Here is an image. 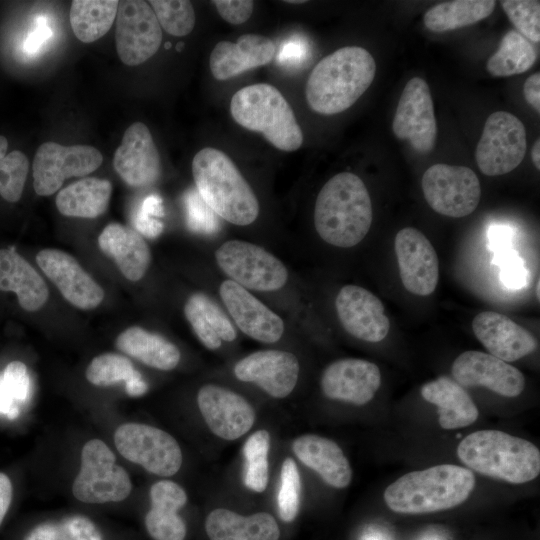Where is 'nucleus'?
Segmentation results:
<instances>
[{
    "label": "nucleus",
    "instance_id": "1",
    "mask_svg": "<svg viewBox=\"0 0 540 540\" xmlns=\"http://www.w3.org/2000/svg\"><path fill=\"white\" fill-rule=\"evenodd\" d=\"M376 73L372 55L359 46H345L320 60L306 84L309 107L333 115L350 108L369 88Z\"/></svg>",
    "mask_w": 540,
    "mask_h": 540
},
{
    "label": "nucleus",
    "instance_id": "2",
    "mask_svg": "<svg viewBox=\"0 0 540 540\" xmlns=\"http://www.w3.org/2000/svg\"><path fill=\"white\" fill-rule=\"evenodd\" d=\"M372 204L364 182L341 172L321 188L315 202L314 225L328 244L349 248L360 243L372 223Z\"/></svg>",
    "mask_w": 540,
    "mask_h": 540
},
{
    "label": "nucleus",
    "instance_id": "3",
    "mask_svg": "<svg viewBox=\"0 0 540 540\" xmlns=\"http://www.w3.org/2000/svg\"><path fill=\"white\" fill-rule=\"evenodd\" d=\"M474 486L475 476L471 470L440 464L401 476L385 489L383 497L396 513L425 514L460 505Z\"/></svg>",
    "mask_w": 540,
    "mask_h": 540
},
{
    "label": "nucleus",
    "instance_id": "4",
    "mask_svg": "<svg viewBox=\"0 0 540 540\" xmlns=\"http://www.w3.org/2000/svg\"><path fill=\"white\" fill-rule=\"evenodd\" d=\"M192 174L199 196L215 214L238 226L257 219L258 199L224 152L212 147L198 151L192 160Z\"/></svg>",
    "mask_w": 540,
    "mask_h": 540
},
{
    "label": "nucleus",
    "instance_id": "5",
    "mask_svg": "<svg viewBox=\"0 0 540 540\" xmlns=\"http://www.w3.org/2000/svg\"><path fill=\"white\" fill-rule=\"evenodd\" d=\"M459 459L485 476L522 484L540 473V451L526 439L499 430H479L457 447Z\"/></svg>",
    "mask_w": 540,
    "mask_h": 540
},
{
    "label": "nucleus",
    "instance_id": "6",
    "mask_svg": "<svg viewBox=\"0 0 540 540\" xmlns=\"http://www.w3.org/2000/svg\"><path fill=\"white\" fill-rule=\"evenodd\" d=\"M230 112L237 124L261 133L275 148L292 152L303 143V133L282 93L273 85L245 86L231 98Z\"/></svg>",
    "mask_w": 540,
    "mask_h": 540
},
{
    "label": "nucleus",
    "instance_id": "7",
    "mask_svg": "<svg viewBox=\"0 0 540 540\" xmlns=\"http://www.w3.org/2000/svg\"><path fill=\"white\" fill-rule=\"evenodd\" d=\"M132 491L126 470L116 463L111 449L100 439H91L81 451V466L73 485L74 497L84 503L120 502Z\"/></svg>",
    "mask_w": 540,
    "mask_h": 540
},
{
    "label": "nucleus",
    "instance_id": "8",
    "mask_svg": "<svg viewBox=\"0 0 540 540\" xmlns=\"http://www.w3.org/2000/svg\"><path fill=\"white\" fill-rule=\"evenodd\" d=\"M220 269L230 280L256 291H276L288 280L285 265L264 248L242 240H229L215 251Z\"/></svg>",
    "mask_w": 540,
    "mask_h": 540
},
{
    "label": "nucleus",
    "instance_id": "9",
    "mask_svg": "<svg viewBox=\"0 0 540 540\" xmlns=\"http://www.w3.org/2000/svg\"><path fill=\"white\" fill-rule=\"evenodd\" d=\"M118 452L146 471L170 477L182 465V451L174 437L166 431L142 423H125L114 433Z\"/></svg>",
    "mask_w": 540,
    "mask_h": 540
},
{
    "label": "nucleus",
    "instance_id": "10",
    "mask_svg": "<svg viewBox=\"0 0 540 540\" xmlns=\"http://www.w3.org/2000/svg\"><path fill=\"white\" fill-rule=\"evenodd\" d=\"M422 191L435 212L454 218L471 214L481 196L479 179L470 168L441 163L424 172Z\"/></svg>",
    "mask_w": 540,
    "mask_h": 540
},
{
    "label": "nucleus",
    "instance_id": "11",
    "mask_svg": "<svg viewBox=\"0 0 540 540\" xmlns=\"http://www.w3.org/2000/svg\"><path fill=\"white\" fill-rule=\"evenodd\" d=\"M527 150L526 129L513 114L497 111L488 116L476 148V162L488 176L511 172Z\"/></svg>",
    "mask_w": 540,
    "mask_h": 540
},
{
    "label": "nucleus",
    "instance_id": "12",
    "mask_svg": "<svg viewBox=\"0 0 540 540\" xmlns=\"http://www.w3.org/2000/svg\"><path fill=\"white\" fill-rule=\"evenodd\" d=\"M102 161V154L92 146L44 142L37 149L33 161L34 190L40 196L52 195L66 179L88 175Z\"/></svg>",
    "mask_w": 540,
    "mask_h": 540
},
{
    "label": "nucleus",
    "instance_id": "13",
    "mask_svg": "<svg viewBox=\"0 0 540 540\" xmlns=\"http://www.w3.org/2000/svg\"><path fill=\"white\" fill-rule=\"evenodd\" d=\"M120 60L136 66L151 58L162 42V29L146 1L122 0L118 3L115 30Z\"/></svg>",
    "mask_w": 540,
    "mask_h": 540
},
{
    "label": "nucleus",
    "instance_id": "14",
    "mask_svg": "<svg viewBox=\"0 0 540 540\" xmlns=\"http://www.w3.org/2000/svg\"><path fill=\"white\" fill-rule=\"evenodd\" d=\"M395 136L421 154L432 151L437 137L433 101L427 82L411 78L400 96L392 122Z\"/></svg>",
    "mask_w": 540,
    "mask_h": 540
},
{
    "label": "nucleus",
    "instance_id": "15",
    "mask_svg": "<svg viewBox=\"0 0 540 540\" xmlns=\"http://www.w3.org/2000/svg\"><path fill=\"white\" fill-rule=\"evenodd\" d=\"M394 249L405 289L419 296L432 294L439 281V260L427 237L416 228H403L395 236Z\"/></svg>",
    "mask_w": 540,
    "mask_h": 540
},
{
    "label": "nucleus",
    "instance_id": "16",
    "mask_svg": "<svg viewBox=\"0 0 540 540\" xmlns=\"http://www.w3.org/2000/svg\"><path fill=\"white\" fill-rule=\"evenodd\" d=\"M197 404L210 431L225 440L242 437L256 419L254 408L243 396L218 385L201 387Z\"/></svg>",
    "mask_w": 540,
    "mask_h": 540
},
{
    "label": "nucleus",
    "instance_id": "17",
    "mask_svg": "<svg viewBox=\"0 0 540 540\" xmlns=\"http://www.w3.org/2000/svg\"><path fill=\"white\" fill-rule=\"evenodd\" d=\"M451 371L462 387L484 386L505 397H516L525 387L524 375L516 367L481 351L463 352Z\"/></svg>",
    "mask_w": 540,
    "mask_h": 540
},
{
    "label": "nucleus",
    "instance_id": "18",
    "mask_svg": "<svg viewBox=\"0 0 540 540\" xmlns=\"http://www.w3.org/2000/svg\"><path fill=\"white\" fill-rule=\"evenodd\" d=\"M36 262L73 306L89 310L103 301L102 287L70 254L58 249H43L36 255Z\"/></svg>",
    "mask_w": 540,
    "mask_h": 540
},
{
    "label": "nucleus",
    "instance_id": "19",
    "mask_svg": "<svg viewBox=\"0 0 540 540\" xmlns=\"http://www.w3.org/2000/svg\"><path fill=\"white\" fill-rule=\"evenodd\" d=\"M113 166L120 178L133 188L155 184L161 173L160 156L148 127L131 124L116 149Z\"/></svg>",
    "mask_w": 540,
    "mask_h": 540
},
{
    "label": "nucleus",
    "instance_id": "20",
    "mask_svg": "<svg viewBox=\"0 0 540 540\" xmlns=\"http://www.w3.org/2000/svg\"><path fill=\"white\" fill-rule=\"evenodd\" d=\"M335 307L343 328L355 338L375 343L387 336L389 318L381 300L369 290L346 285L337 294Z\"/></svg>",
    "mask_w": 540,
    "mask_h": 540
},
{
    "label": "nucleus",
    "instance_id": "21",
    "mask_svg": "<svg viewBox=\"0 0 540 540\" xmlns=\"http://www.w3.org/2000/svg\"><path fill=\"white\" fill-rule=\"evenodd\" d=\"M297 357L282 350H262L249 354L234 367L237 379L254 383L274 398H285L295 388L299 376Z\"/></svg>",
    "mask_w": 540,
    "mask_h": 540
},
{
    "label": "nucleus",
    "instance_id": "22",
    "mask_svg": "<svg viewBox=\"0 0 540 540\" xmlns=\"http://www.w3.org/2000/svg\"><path fill=\"white\" fill-rule=\"evenodd\" d=\"M219 294L244 334L264 343L280 340L284 333L283 320L247 289L229 279L221 283Z\"/></svg>",
    "mask_w": 540,
    "mask_h": 540
},
{
    "label": "nucleus",
    "instance_id": "23",
    "mask_svg": "<svg viewBox=\"0 0 540 540\" xmlns=\"http://www.w3.org/2000/svg\"><path fill=\"white\" fill-rule=\"evenodd\" d=\"M381 385L378 366L363 359L346 358L326 367L321 377L324 395L332 400L364 405Z\"/></svg>",
    "mask_w": 540,
    "mask_h": 540
},
{
    "label": "nucleus",
    "instance_id": "24",
    "mask_svg": "<svg viewBox=\"0 0 540 540\" xmlns=\"http://www.w3.org/2000/svg\"><path fill=\"white\" fill-rule=\"evenodd\" d=\"M472 329L489 353L505 362L516 361L537 348V341L529 331L497 312L476 315Z\"/></svg>",
    "mask_w": 540,
    "mask_h": 540
},
{
    "label": "nucleus",
    "instance_id": "25",
    "mask_svg": "<svg viewBox=\"0 0 540 540\" xmlns=\"http://www.w3.org/2000/svg\"><path fill=\"white\" fill-rule=\"evenodd\" d=\"M276 53L274 42L262 35L243 34L236 42L221 41L210 55V70L217 80H227L244 71L266 65Z\"/></svg>",
    "mask_w": 540,
    "mask_h": 540
},
{
    "label": "nucleus",
    "instance_id": "26",
    "mask_svg": "<svg viewBox=\"0 0 540 540\" xmlns=\"http://www.w3.org/2000/svg\"><path fill=\"white\" fill-rule=\"evenodd\" d=\"M151 508L145 526L153 540H184L186 524L178 511L186 504L185 490L171 480H160L150 488Z\"/></svg>",
    "mask_w": 540,
    "mask_h": 540
},
{
    "label": "nucleus",
    "instance_id": "27",
    "mask_svg": "<svg viewBox=\"0 0 540 540\" xmlns=\"http://www.w3.org/2000/svg\"><path fill=\"white\" fill-rule=\"evenodd\" d=\"M296 457L314 470L330 486L338 489L347 487L352 479V469L339 445L322 436L305 434L292 444Z\"/></svg>",
    "mask_w": 540,
    "mask_h": 540
},
{
    "label": "nucleus",
    "instance_id": "28",
    "mask_svg": "<svg viewBox=\"0 0 540 540\" xmlns=\"http://www.w3.org/2000/svg\"><path fill=\"white\" fill-rule=\"evenodd\" d=\"M101 251L112 258L124 277L130 281L140 280L150 261V249L136 230L119 223L108 224L98 237Z\"/></svg>",
    "mask_w": 540,
    "mask_h": 540
},
{
    "label": "nucleus",
    "instance_id": "29",
    "mask_svg": "<svg viewBox=\"0 0 540 540\" xmlns=\"http://www.w3.org/2000/svg\"><path fill=\"white\" fill-rule=\"evenodd\" d=\"M0 291L14 292L19 305L28 312L42 308L49 296L40 274L12 249H0Z\"/></svg>",
    "mask_w": 540,
    "mask_h": 540
},
{
    "label": "nucleus",
    "instance_id": "30",
    "mask_svg": "<svg viewBox=\"0 0 540 540\" xmlns=\"http://www.w3.org/2000/svg\"><path fill=\"white\" fill-rule=\"evenodd\" d=\"M210 540H279L280 529L275 518L267 512L248 516L232 510L217 508L205 520Z\"/></svg>",
    "mask_w": 540,
    "mask_h": 540
},
{
    "label": "nucleus",
    "instance_id": "31",
    "mask_svg": "<svg viewBox=\"0 0 540 540\" xmlns=\"http://www.w3.org/2000/svg\"><path fill=\"white\" fill-rule=\"evenodd\" d=\"M423 399L438 408V421L443 429H459L474 423L478 408L464 387L449 377L441 376L421 388Z\"/></svg>",
    "mask_w": 540,
    "mask_h": 540
},
{
    "label": "nucleus",
    "instance_id": "32",
    "mask_svg": "<svg viewBox=\"0 0 540 540\" xmlns=\"http://www.w3.org/2000/svg\"><path fill=\"white\" fill-rule=\"evenodd\" d=\"M117 348L143 364L163 371L174 369L181 358L176 345L163 336L139 326L124 330L116 339Z\"/></svg>",
    "mask_w": 540,
    "mask_h": 540
},
{
    "label": "nucleus",
    "instance_id": "33",
    "mask_svg": "<svg viewBox=\"0 0 540 540\" xmlns=\"http://www.w3.org/2000/svg\"><path fill=\"white\" fill-rule=\"evenodd\" d=\"M111 193L110 181L84 178L59 191L56 207L64 216L96 218L107 210Z\"/></svg>",
    "mask_w": 540,
    "mask_h": 540
},
{
    "label": "nucleus",
    "instance_id": "34",
    "mask_svg": "<svg viewBox=\"0 0 540 540\" xmlns=\"http://www.w3.org/2000/svg\"><path fill=\"white\" fill-rule=\"evenodd\" d=\"M493 0H454L439 3L429 9L423 18L432 32H446L472 25L488 17L495 8Z\"/></svg>",
    "mask_w": 540,
    "mask_h": 540
},
{
    "label": "nucleus",
    "instance_id": "35",
    "mask_svg": "<svg viewBox=\"0 0 540 540\" xmlns=\"http://www.w3.org/2000/svg\"><path fill=\"white\" fill-rule=\"evenodd\" d=\"M117 0H74L70 7V24L83 43H92L111 28L117 14Z\"/></svg>",
    "mask_w": 540,
    "mask_h": 540
},
{
    "label": "nucleus",
    "instance_id": "36",
    "mask_svg": "<svg viewBox=\"0 0 540 540\" xmlns=\"http://www.w3.org/2000/svg\"><path fill=\"white\" fill-rule=\"evenodd\" d=\"M536 61L533 45L519 32L510 30L498 50L488 59L487 71L495 77H508L529 70Z\"/></svg>",
    "mask_w": 540,
    "mask_h": 540
},
{
    "label": "nucleus",
    "instance_id": "37",
    "mask_svg": "<svg viewBox=\"0 0 540 540\" xmlns=\"http://www.w3.org/2000/svg\"><path fill=\"white\" fill-rule=\"evenodd\" d=\"M24 540H103V537L90 518L77 514L40 523Z\"/></svg>",
    "mask_w": 540,
    "mask_h": 540
},
{
    "label": "nucleus",
    "instance_id": "38",
    "mask_svg": "<svg viewBox=\"0 0 540 540\" xmlns=\"http://www.w3.org/2000/svg\"><path fill=\"white\" fill-rule=\"evenodd\" d=\"M270 450V435L261 429L253 433L245 442L243 455L245 459V486L255 492L265 491L269 479L268 454Z\"/></svg>",
    "mask_w": 540,
    "mask_h": 540
},
{
    "label": "nucleus",
    "instance_id": "39",
    "mask_svg": "<svg viewBox=\"0 0 540 540\" xmlns=\"http://www.w3.org/2000/svg\"><path fill=\"white\" fill-rule=\"evenodd\" d=\"M7 148V139L0 135V196L14 203L21 198L29 161L27 156L19 150L6 154Z\"/></svg>",
    "mask_w": 540,
    "mask_h": 540
},
{
    "label": "nucleus",
    "instance_id": "40",
    "mask_svg": "<svg viewBox=\"0 0 540 540\" xmlns=\"http://www.w3.org/2000/svg\"><path fill=\"white\" fill-rule=\"evenodd\" d=\"M141 375L125 356L104 353L95 357L88 365L86 379L95 386L107 387L118 383H128Z\"/></svg>",
    "mask_w": 540,
    "mask_h": 540
},
{
    "label": "nucleus",
    "instance_id": "41",
    "mask_svg": "<svg viewBox=\"0 0 540 540\" xmlns=\"http://www.w3.org/2000/svg\"><path fill=\"white\" fill-rule=\"evenodd\" d=\"M161 29L173 36H186L194 28L196 17L192 4L185 0H151Z\"/></svg>",
    "mask_w": 540,
    "mask_h": 540
},
{
    "label": "nucleus",
    "instance_id": "42",
    "mask_svg": "<svg viewBox=\"0 0 540 540\" xmlns=\"http://www.w3.org/2000/svg\"><path fill=\"white\" fill-rule=\"evenodd\" d=\"M301 478L295 461L287 457L281 467L277 508L282 521L292 522L300 508Z\"/></svg>",
    "mask_w": 540,
    "mask_h": 540
},
{
    "label": "nucleus",
    "instance_id": "43",
    "mask_svg": "<svg viewBox=\"0 0 540 540\" xmlns=\"http://www.w3.org/2000/svg\"><path fill=\"white\" fill-rule=\"evenodd\" d=\"M501 5L520 34L527 40L540 41V2L535 0H504Z\"/></svg>",
    "mask_w": 540,
    "mask_h": 540
},
{
    "label": "nucleus",
    "instance_id": "44",
    "mask_svg": "<svg viewBox=\"0 0 540 540\" xmlns=\"http://www.w3.org/2000/svg\"><path fill=\"white\" fill-rule=\"evenodd\" d=\"M1 379L6 394L19 408L27 403L31 392V380L23 362H10L1 374Z\"/></svg>",
    "mask_w": 540,
    "mask_h": 540
},
{
    "label": "nucleus",
    "instance_id": "45",
    "mask_svg": "<svg viewBox=\"0 0 540 540\" xmlns=\"http://www.w3.org/2000/svg\"><path fill=\"white\" fill-rule=\"evenodd\" d=\"M189 300L201 311L208 324L224 341L231 342L236 338V330L221 308L207 295L201 292L192 294Z\"/></svg>",
    "mask_w": 540,
    "mask_h": 540
},
{
    "label": "nucleus",
    "instance_id": "46",
    "mask_svg": "<svg viewBox=\"0 0 540 540\" xmlns=\"http://www.w3.org/2000/svg\"><path fill=\"white\" fill-rule=\"evenodd\" d=\"M187 224L193 231L213 233L218 228V220L214 212L205 204L197 190H190L185 198Z\"/></svg>",
    "mask_w": 540,
    "mask_h": 540
},
{
    "label": "nucleus",
    "instance_id": "47",
    "mask_svg": "<svg viewBox=\"0 0 540 540\" xmlns=\"http://www.w3.org/2000/svg\"><path fill=\"white\" fill-rule=\"evenodd\" d=\"M494 261L501 267L500 279L510 289H520L527 284L528 272L520 256L512 249L497 251Z\"/></svg>",
    "mask_w": 540,
    "mask_h": 540
},
{
    "label": "nucleus",
    "instance_id": "48",
    "mask_svg": "<svg viewBox=\"0 0 540 540\" xmlns=\"http://www.w3.org/2000/svg\"><path fill=\"white\" fill-rule=\"evenodd\" d=\"M184 314L196 336L206 348L216 350L221 346L222 340L208 324L199 308L189 299L184 305Z\"/></svg>",
    "mask_w": 540,
    "mask_h": 540
},
{
    "label": "nucleus",
    "instance_id": "49",
    "mask_svg": "<svg viewBox=\"0 0 540 540\" xmlns=\"http://www.w3.org/2000/svg\"><path fill=\"white\" fill-rule=\"evenodd\" d=\"M219 15L228 23L240 25L253 13L254 2L251 0H215L212 1Z\"/></svg>",
    "mask_w": 540,
    "mask_h": 540
},
{
    "label": "nucleus",
    "instance_id": "50",
    "mask_svg": "<svg viewBox=\"0 0 540 540\" xmlns=\"http://www.w3.org/2000/svg\"><path fill=\"white\" fill-rule=\"evenodd\" d=\"M53 35V31L47 25L45 17H40L36 21L35 29L28 35L24 42V51L33 55L38 52L42 45Z\"/></svg>",
    "mask_w": 540,
    "mask_h": 540
},
{
    "label": "nucleus",
    "instance_id": "51",
    "mask_svg": "<svg viewBox=\"0 0 540 540\" xmlns=\"http://www.w3.org/2000/svg\"><path fill=\"white\" fill-rule=\"evenodd\" d=\"M512 230L505 226H493L488 231L489 247L497 252L509 248Z\"/></svg>",
    "mask_w": 540,
    "mask_h": 540
},
{
    "label": "nucleus",
    "instance_id": "52",
    "mask_svg": "<svg viewBox=\"0 0 540 540\" xmlns=\"http://www.w3.org/2000/svg\"><path fill=\"white\" fill-rule=\"evenodd\" d=\"M524 97L538 113L540 112V73L528 77L523 87Z\"/></svg>",
    "mask_w": 540,
    "mask_h": 540
},
{
    "label": "nucleus",
    "instance_id": "53",
    "mask_svg": "<svg viewBox=\"0 0 540 540\" xmlns=\"http://www.w3.org/2000/svg\"><path fill=\"white\" fill-rule=\"evenodd\" d=\"M136 213L147 218L155 219L156 217L163 216L162 199L158 195H149L143 200Z\"/></svg>",
    "mask_w": 540,
    "mask_h": 540
},
{
    "label": "nucleus",
    "instance_id": "54",
    "mask_svg": "<svg viewBox=\"0 0 540 540\" xmlns=\"http://www.w3.org/2000/svg\"><path fill=\"white\" fill-rule=\"evenodd\" d=\"M304 54L305 47L303 43L299 41H291L283 45L278 58L282 63H294L301 61Z\"/></svg>",
    "mask_w": 540,
    "mask_h": 540
},
{
    "label": "nucleus",
    "instance_id": "55",
    "mask_svg": "<svg viewBox=\"0 0 540 540\" xmlns=\"http://www.w3.org/2000/svg\"><path fill=\"white\" fill-rule=\"evenodd\" d=\"M13 488L9 477L0 472V525L10 507Z\"/></svg>",
    "mask_w": 540,
    "mask_h": 540
},
{
    "label": "nucleus",
    "instance_id": "56",
    "mask_svg": "<svg viewBox=\"0 0 540 540\" xmlns=\"http://www.w3.org/2000/svg\"><path fill=\"white\" fill-rule=\"evenodd\" d=\"M20 414V408L6 394L0 374V415L15 419Z\"/></svg>",
    "mask_w": 540,
    "mask_h": 540
},
{
    "label": "nucleus",
    "instance_id": "57",
    "mask_svg": "<svg viewBox=\"0 0 540 540\" xmlns=\"http://www.w3.org/2000/svg\"><path fill=\"white\" fill-rule=\"evenodd\" d=\"M125 391L131 397H139L148 391V384L142 375H139L125 384Z\"/></svg>",
    "mask_w": 540,
    "mask_h": 540
},
{
    "label": "nucleus",
    "instance_id": "58",
    "mask_svg": "<svg viewBox=\"0 0 540 540\" xmlns=\"http://www.w3.org/2000/svg\"><path fill=\"white\" fill-rule=\"evenodd\" d=\"M531 157L534 166L537 168V170L540 169V140L537 139V141L534 143L532 150H531Z\"/></svg>",
    "mask_w": 540,
    "mask_h": 540
},
{
    "label": "nucleus",
    "instance_id": "59",
    "mask_svg": "<svg viewBox=\"0 0 540 540\" xmlns=\"http://www.w3.org/2000/svg\"><path fill=\"white\" fill-rule=\"evenodd\" d=\"M364 540H384L382 536L378 534H369L364 537Z\"/></svg>",
    "mask_w": 540,
    "mask_h": 540
},
{
    "label": "nucleus",
    "instance_id": "60",
    "mask_svg": "<svg viewBox=\"0 0 540 540\" xmlns=\"http://www.w3.org/2000/svg\"><path fill=\"white\" fill-rule=\"evenodd\" d=\"M285 2H286V3H292V4H297V3H298V4H302V3H305V1H303V0H299V1H296V0L289 1V0H287V1H285Z\"/></svg>",
    "mask_w": 540,
    "mask_h": 540
},
{
    "label": "nucleus",
    "instance_id": "61",
    "mask_svg": "<svg viewBox=\"0 0 540 540\" xmlns=\"http://www.w3.org/2000/svg\"><path fill=\"white\" fill-rule=\"evenodd\" d=\"M539 287H540V284H539V280H538V281H537V284H536V296H537V299H538V300H539V298H540Z\"/></svg>",
    "mask_w": 540,
    "mask_h": 540
}]
</instances>
